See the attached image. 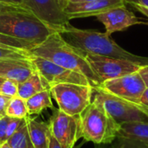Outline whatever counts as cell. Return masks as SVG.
Instances as JSON below:
<instances>
[{
  "instance_id": "836d02e7",
  "label": "cell",
  "mask_w": 148,
  "mask_h": 148,
  "mask_svg": "<svg viewBox=\"0 0 148 148\" xmlns=\"http://www.w3.org/2000/svg\"><path fill=\"white\" fill-rule=\"evenodd\" d=\"M60 7L64 10V9L66 8V6L68 5V3H69V0H57Z\"/></svg>"
},
{
  "instance_id": "2e32d148",
  "label": "cell",
  "mask_w": 148,
  "mask_h": 148,
  "mask_svg": "<svg viewBox=\"0 0 148 148\" xmlns=\"http://www.w3.org/2000/svg\"><path fill=\"white\" fill-rule=\"evenodd\" d=\"M29 135L35 148H49L50 130L47 122L38 121L27 116L25 118Z\"/></svg>"
},
{
  "instance_id": "83f0119b",
  "label": "cell",
  "mask_w": 148,
  "mask_h": 148,
  "mask_svg": "<svg viewBox=\"0 0 148 148\" xmlns=\"http://www.w3.org/2000/svg\"><path fill=\"white\" fill-rule=\"evenodd\" d=\"M0 3L6 4V5H13V6H22V7H25L24 3H23V0H0Z\"/></svg>"
},
{
  "instance_id": "1f68e13d",
  "label": "cell",
  "mask_w": 148,
  "mask_h": 148,
  "mask_svg": "<svg viewBox=\"0 0 148 148\" xmlns=\"http://www.w3.org/2000/svg\"><path fill=\"white\" fill-rule=\"evenodd\" d=\"M133 7L134 9H136L138 11H140L141 14H143L144 16H146L148 18V9L146 7H142V6H140V5H133Z\"/></svg>"
},
{
  "instance_id": "4316f807",
  "label": "cell",
  "mask_w": 148,
  "mask_h": 148,
  "mask_svg": "<svg viewBox=\"0 0 148 148\" xmlns=\"http://www.w3.org/2000/svg\"><path fill=\"white\" fill-rule=\"evenodd\" d=\"M122 141L123 144L120 147V148H148L147 147L137 142L129 141V140H122Z\"/></svg>"
},
{
  "instance_id": "ffe728a7",
  "label": "cell",
  "mask_w": 148,
  "mask_h": 148,
  "mask_svg": "<svg viewBox=\"0 0 148 148\" xmlns=\"http://www.w3.org/2000/svg\"><path fill=\"white\" fill-rule=\"evenodd\" d=\"M6 115L10 118L23 119L29 116L26 101L16 96L11 98L6 109Z\"/></svg>"
},
{
  "instance_id": "ac0fdd59",
  "label": "cell",
  "mask_w": 148,
  "mask_h": 148,
  "mask_svg": "<svg viewBox=\"0 0 148 148\" xmlns=\"http://www.w3.org/2000/svg\"><path fill=\"white\" fill-rule=\"evenodd\" d=\"M50 89H45L26 100L29 115L39 114L43 110L51 108L54 109V105L51 100Z\"/></svg>"
},
{
  "instance_id": "f546056e",
  "label": "cell",
  "mask_w": 148,
  "mask_h": 148,
  "mask_svg": "<svg viewBox=\"0 0 148 148\" xmlns=\"http://www.w3.org/2000/svg\"><path fill=\"white\" fill-rule=\"evenodd\" d=\"M125 3H128L130 5H140L142 7H146L148 9V0H124Z\"/></svg>"
},
{
  "instance_id": "8d00e7d4",
  "label": "cell",
  "mask_w": 148,
  "mask_h": 148,
  "mask_svg": "<svg viewBox=\"0 0 148 148\" xmlns=\"http://www.w3.org/2000/svg\"><path fill=\"white\" fill-rule=\"evenodd\" d=\"M4 80H5L4 78H3V77L0 76V88H1V86H2V84H3V82H4Z\"/></svg>"
},
{
  "instance_id": "3957f363",
  "label": "cell",
  "mask_w": 148,
  "mask_h": 148,
  "mask_svg": "<svg viewBox=\"0 0 148 148\" xmlns=\"http://www.w3.org/2000/svg\"><path fill=\"white\" fill-rule=\"evenodd\" d=\"M29 53L32 56L49 60L65 69L81 73L88 79L93 88H98L101 84V80L88 62L84 52L69 44L58 31L31 49Z\"/></svg>"
},
{
  "instance_id": "74e56055",
  "label": "cell",
  "mask_w": 148,
  "mask_h": 148,
  "mask_svg": "<svg viewBox=\"0 0 148 148\" xmlns=\"http://www.w3.org/2000/svg\"><path fill=\"white\" fill-rule=\"evenodd\" d=\"M5 5H6V4H2V3H0V11H1V10H2Z\"/></svg>"
},
{
  "instance_id": "e575fe53",
  "label": "cell",
  "mask_w": 148,
  "mask_h": 148,
  "mask_svg": "<svg viewBox=\"0 0 148 148\" xmlns=\"http://www.w3.org/2000/svg\"><path fill=\"white\" fill-rule=\"evenodd\" d=\"M95 0H69L70 3H85V2H91Z\"/></svg>"
},
{
  "instance_id": "6da1fadb",
  "label": "cell",
  "mask_w": 148,
  "mask_h": 148,
  "mask_svg": "<svg viewBox=\"0 0 148 148\" xmlns=\"http://www.w3.org/2000/svg\"><path fill=\"white\" fill-rule=\"evenodd\" d=\"M58 32L69 44L84 53L128 60L142 66L148 65V57L128 52L119 46L106 32L82 29L72 26L70 23Z\"/></svg>"
},
{
  "instance_id": "ba28073f",
  "label": "cell",
  "mask_w": 148,
  "mask_h": 148,
  "mask_svg": "<svg viewBox=\"0 0 148 148\" xmlns=\"http://www.w3.org/2000/svg\"><path fill=\"white\" fill-rule=\"evenodd\" d=\"M49 119L51 135L64 148H74L81 137L80 115H69L58 109H53Z\"/></svg>"
},
{
  "instance_id": "5bb4252c",
  "label": "cell",
  "mask_w": 148,
  "mask_h": 148,
  "mask_svg": "<svg viewBox=\"0 0 148 148\" xmlns=\"http://www.w3.org/2000/svg\"><path fill=\"white\" fill-rule=\"evenodd\" d=\"M36 71L31 58L0 60V76L15 81L18 84L26 81Z\"/></svg>"
},
{
  "instance_id": "9c48e42d",
  "label": "cell",
  "mask_w": 148,
  "mask_h": 148,
  "mask_svg": "<svg viewBox=\"0 0 148 148\" xmlns=\"http://www.w3.org/2000/svg\"><path fill=\"white\" fill-rule=\"evenodd\" d=\"M98 88L117 97L140 102L147 86L140 73L134 72L121 77L105 81Z\"/></svg>"
},
{
  "instance_id": "7a4b0ae2",
  "label": "cell",
  "mask_w": 148,
  "mask_h": 148,
  "mask_svg": "<svg viewBox=\"0 0 148 148\" xmlns=\"http://www.w3.org/2000/svg\"><path fill=\"white\" fill-rule=\"evenodd\" d=\"M56 31L25 7L5 5L0 11V33L34 47L43 42Z\"/></svg>"
},
{
  "instance_id": "f1b7e54d",
  "label": "cell",
  "mask_w": 148,
  "mask_h": 148,
  "mask_svg": "<svg viewBox=\"0 0 148 148\" xmlns=\"http://www.w3.org/2000/svg\"><path fill=\"white\" fill-rule=\"evenodd\" d=\"M140 73V75H141V77L143 78L145 84L147 86V88L148 87V65H144L141 66V68L139 69L138 71Z\"/></svg>"
},
{
  "instance_id": "484cf974",
  "label": "cell",
  "mask_w": 148,
  "mask_h": 148,
  "mask_svg": "<svg viewBox=\"0 0 148 148\" xmlns=\"http://www.w3.org/2000/svg\"><path fill=\"white\" fill-rule=\"evenodd\" d=\"M10 98H8L0 94V118L6 115V109Z\"/></svg>"
},
{
  "instance_id": "d6986e66",
  "label": "cell",
  "mask_w": 148,
  "mask_h": 148,
  "mask_svg": "<svg viewBox=\"0 0 148 148\" xmlns=\"http://www.w3.org/2000/svg\"><path fill=\"white\" fill-rule=\"evenodd\" d=\"M7 143L11 148H35L29 135L26 120L20 129L8 139Z\"/></svg>"
},
{
  "instance_id": "277c9868",
  "label": "cell",
  "mask_w": 148,
  "mask_h": 148,
  "mask_svg": "<svg viewBox=\"0 0 148 148\" xmlns=\"http://www.w3.org/2000/svg\"><path fill=\"white\" fill-rule=\"evenodd\" d=\"M81 137L95 144H110L117 137L121 124L103 104L93 97L90 105L80 114Z\"/></svg>"
},
{
  "instance_id": "44dd1931",
  "label": "cell",
  "mask_w": 148,
  "mask_h": 148,
  "mask_svg": "<svg viewBox=\"0 0 148 148\" xmlns=\"http://www.w3.org/2000/svg\"><path fill=\"white\" fill-rule=\"evenodd\" d=\"M32 55L29 50L11 48V47H1L0 46V60L3 59H29Z\"/></svg>"
},
{
  "instance_id": "7402d4cb",
  "label": "cell",
  "mask_w": 148,
  "mask_h": 148,
  "mask_svg": "<svg viewBox=\"0 0 148 148\" xmlns=\"http://www.w3.org/2000/svg\"><path fill=\"white\" fill-rule=\"evenodd\" d=\"M0 46L1 47H11V48H17L26 50H30L34 48L33 45L25 42L23 41H21L19 39L11 37L10 36L4 35L0 33Z\"/></svg>"
},
{
  "instance_id": "52a82bcc",
  "label": "cell",
  "mask_w": 148,
  "mask_h": 148,
  "mask_svg": "<svg viewBox=\"0 0 148 148\" xmlns=\"http://www.w3.org/2000/svg\"><path fill=\"white\" fill-rule=\"evenodd\" d=\"M84 54L91 69L99 77L101 83L108 80L115 79L138 72L142 66L128 60L96 56L88 53Z\"/></svg>"
},
{
  "instance_id": "8fae6325",
  "label": "cell",
  "mask_w": 148,
  "mask_h": 148,
  "mask_svg": "<svg viewBox=\"0 0 148 148\" xmlns=\"http://www.w3.org/2000/svg\"><path fill=\"white\" fill-rule=\"evenodd\" d=\"M23 3L27 9L57 31L69 23V18L57 0H23Z\"/></svg>"
},
{
  "instance_id": "d4e9b609",
  "label": "cell",
  "mask_w": 148,
  "mask_h": 148,
  "mask_svg": "<svg viewBox=\"0 0 148 148\" xmlns=\"http://www.w3.org/2000/svg\"><path fill=\"white\" fill-rule=\"evenodd\" d=\"M10 117L5 115L0 118V146L5 142H7V127L10 122Z\"/></svg>"
},
{
  "instance_id": "e0dca14e",
  "label": "cell",
  "mask_w": 148,
  "mask_h": 148,
  "mask_svg": "<svg viewBox=\"0 0 148 148\" xmlns=\"http://www.w3.org/2000/svg\"><path fill=\"white\" fill-rule=\"evenodd\" d=\"M45 89H50V87L40 73L36 71L26 81L18 84L17 96L26 101L36 94Z\"/></svg>"
},
{
  "instance_id": "7c38bea8",
  "label": "cell",
  "mask_w": 148,
  "mask_h": 148,
  "mask_svg": "<svg viewBox=\"0 0 148 148\" xmlns=\"http://www.w3.org/2000/svg\"><path fill=\"white\" fill-rule=\"evenodd\" d=\"M96 18L104 25L105 32L108 36L117 31L126 30L133 25H148V22H144L143 19L136 16L134 13L127 10L125 5L110 9L96 16Z\"/></svg>"
},
{
  "instance_id": "cb8c5ba5",
  "label": "cell",
  "mask_w": 148,
  "mask_h": 148,
  "mask_svg": "<svg viewBox=\"0 0 148 148\" xmlns=\"http://www.w3.org/2000/svg\"><path fill=\"white\" fill-rule=\"evenodd\" d=\"M25 123V118L19 119V118H10V122L7 127V138L9 139L14 134H16L20 127Z\"/></svg>"
},
{
  "instance_id": "5b68a950",
  "label": "cell",
  "mask_w": 148,
  "mask_h": 148,
  "mask_svg": "<svg viewBox=\"0 0 148 148\" xmlns=\"http://www.w3.org/2000/svg\"><path fill=\"white\" fill-rule=\"evenodd\" d=\"M50 93L61 111L69 115H80L92 102L94 88L90 85L60 83L50 87Z\"/></svg>"
},
{
  "instance_id": "30bf717a",
  "label": "cell",
  "mask_w": 148,
  "mask_h": 148,
  "mask_svg": "<svg viewBox=\"0 0 148 148\" xmlns=\"http://www.w3.org/2000/svg\"><path fill=\"white\" fill-rule=\"evenodd\" d=\"M31 60L37 71L44 78L49 87L60 83H75L92 86L88 79L81 73L65 69L42 57L32 56Z\"/></svg>"
},
{
  "instance_id": "d6a6232c",
  "label": "cell",
  "mask_w": 148,
  "mask_h": 148,
  "mask_svg": "<svg viewBox=\"0 0 148 148\" xmlns=\"http://www.w3.org/2000/svg\"><path fill=\"white\" fill-rule=\"evenodd\" d=\"M140 102L148 107V87L146 88V90L144 91V93L142 95V97L140 99Z\"/></svg>"
},
{
  "instance_id": "4fadbf2b",
  "label": "cell",
  "mask_w": 148,
  "mask_h": 148,
  "mask_svg": "<svg viewBox=\"0 0 148 148\" xmlns=\"http://www.w3.org/2000/svg\"><path fill=\"white\" fill-rule=\"evenodd\" d=\"M125 5L124 0H95L85 3H69L64 9L69 20L74 18L96 16L110 9Z\"/></svg>"
},
{
  "instance_id": "8992f818",
  "label": "cell",
  "mask_w": 148,
  "mask_h": 148,
  "mask_svg": "<svg viewBox=\"0 0 148 148\" xmlns=\"http://www.w3.org/2000/svg\"><path fill=\"white\" fill-rule=\"evenodd\" d=\"M93 97L100 101L120 124L124 122H148V107L141 102L117 97L99 88H94Z\"/></svg>"
},
{
  "instance_id": "d590c367",
  "label": "cell",
  "mask_w": 148,
  "mask_h": 148,
  "mask_svg": "<svg viewBox=\"0 0 148 148\" xmlns=\"http://www.w3.org/2000/svg\"><path fill=\"white\" fill-rule=\"evenodd\" d=\"M0 148H11V147H10L7 142H5V143L2 144V145L0 146Z\"/></svg>"
},
{
  "instance_id": "9a60e30c",
  "label": "cell",
  "mask_w": 148,
  "mask_h": 148,
  "mask_svg": "<svg viewBox=\"0 0 148 148\" xmlns=\"http://www.w3.org/2000/svg\"><path fill=\"white\" fill-rule=\"evenodd\" d=\"M117 138L137 142L148 147V122L121 123Z\"/></svg>"
},
{
  "instance_id": "603a6c76",
  "label": "cell",
  "mask_w": 148,
  "mask_h": 148,
  "mask_svg": "<svg viewBox=\"0 0 148 148\" xmlns=\"http://www.w3.org/2000/svg\"><path fill=\"white\" fill-rule=\"evenodd\" d=\"M17 93H18V83L15 81L5 79L0 88V94L11 99L16 97Z\"/></svg>"
},
{
  "instance_id": "4dcf8cb0",
  "label": "cell",
  "mask_w": 148,
  "mask_h": 148,
  "mask_svg": "<svg viewBox=\"0 0 148 148\" xmlns=\"http://www.w3.org/2000/svg\"><path fill=\"white\" fill-rule=\"evenodd\" d=\"M49 148H64L62 147V145L51 135L50 134V137H49Z\"/></svg>"
}]
</instances>
